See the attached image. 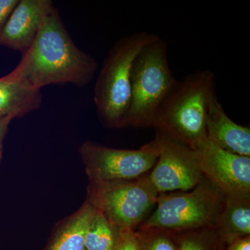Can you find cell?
I'll list each match as a JSON object with an SVG mask.
<instances>
[{
    "instance_id": "cell-1",
    "label": "cell",
    "mask_w": 250,
    "mask_h": 250,
    "mask_svg": "<svg viewBox=\"0 0 250 250\" xmlns=\"http://www.w3.org/2000/svg\"><path fill=\"white\" fill-rule=\"evenodd\" d=\"M97 70L96 60L77 47L54 7L17 66L3 77L41 90L52 84L85 86L93 80Z\"/></svg>"
},
{
    "instance_id": "cell-2",
    "label": "cell",
    "mask_w": 250,
    "mask_h": 250,
    "mask_svg": "<svg viewBox=\"0 0 250 250\" xmlns=\"http://www.w3.org/2000/svg\"><path fill=\"white\" fill-rule=\"evenodd\" d=\"M215 75L200 70L177 82L156 112V131L195 150L207 140L206 121L215 95Z\"/></svg>"
},
{
    "instance_id": "cell-3",
    "label": "cell",
    "mask_w": 250,
    "mask_h": 250,
    "mask_svg": "<svg viewBox=\"0 0 250 250\" xmlns=\"http://www.w3.org/2000/svg\"><path fill=\"white\" fill-rule=\"evenodd\" d=\"M159 37L140 31L123 38L108 52L94 90L98 116L108 127H125L131 103L133 64L141 50Z\"/></svg>"
},
{
    "instance_id": "cell-4",
    "label": "cell",
    "mask_w": 250,
    "mask_h": 250,
    "mask_svg": "<svg viewBox=\"0 0 250 250\" xmlns=\"http://www.w3.org/2000/svg\"><path fill=\"white\" fill-rule=\"evenodd\" d=\"M167 53V43L159 37L135 59L131 103L125 126H153L156 112L177 82L171 71Z\"/></svg>"
},
{
    "instance_id": "cell-5",
    "label": "cell",
    "mask_w": 250,
    "mask_h": 250,
    "mask_svg": "<svg viewBox=\"0 0 250 250\" xmlns=\"http://www.w3.org/2000/svg\"><path fill=\"white\" fill-rule=\"evenodd\" d=\"M160 193L156 208L140 229H157L178 233L216 228L225 196L204 177L192 191Z\"/></svg>"
},
{
    "instance_id": "cell-6",
    "label": "cell",
    "mask_w": 250,
    "mask_h": 250,
    "mask_svg": "<svg viewBox=\"0 0 250 250\" xmlns=\"http://www.w3.org/2000/svg\"><path fill=\"white\" fill-rule=\"evenodd\" d=\"M158 196L147 174L131 180L90 183L87 202L119 229L135 230L156 205Z\"/></svg>"
},
{
    "instance_id": "cell-7",
    "label": "cell",
    "mask_w": 250,
    "mask_h": 250,
    "mask_svg": "<svg viewBox=\"0 0 250 250\" xmlns=\"http://www.w3.org/2000/svg\"><path fill=\"white\" fill-rule=\"evenodd\" d=\"M80 152L90 183L139 178L152 170L159 156L154 140L139 149H114L86 141Z\"/></svg>"
},
{
    "instance_id": "cell-8",
    "label": "cell",
    "mask_w": 250,
    "mask_h": 250,
    "mask_svg": "<svg viewBox=\"0 0 250 250\" xmlns=\"http://www.w3.org/2000/svg\"><path fill=\"white\" fill-rule=\"evenodd\" d=\"M154 141L159 156L149 177L159 194L188 191L201 182L203 174L195 150L159 131Z\"/></svg>"
},
{
    "instance_id": "cell-9",
    "label": "cell",
    "mask_w": 250,
    "mask_h": 250,
    "mask_svg": "<svg viewBox=\"0 0 250 250\" xmlns=\"http://www.w3.org/2000/svg\"><path fill=\"white\" fill-rule=\"evenodd\" d=\"M203 177L225 196H250V157L206 140L195 149Z\"/></svg>"
},
{
    "instance_id": "cell-10",
    "label": "cell",
    "mask_w": 250,
    "mask_h": 250,
    "mask_svg": "<svg viewBox=\"0 0 250 250\" xmlns=\"http://www.w3.org/2000/svg\"><path fill=\"white\" fill-rule=\"evenodd\" d=\"M54 8L50 0H19L1 32L0 45L24 54Z\"/></svg>"
},
{
    "instance_id": "cell-11",
    "label": "cell",
    "mask_w": 250,
    "mask_h": 250,
    "mask_svg": "<svg viewBox=\"0 0 250 250\" xmlns=\"http://www.w3.org/2000/svg\"><path fill=\"white\" fill-rule=\"evenodd\" d=\"M207 139L218 147L250 157V129L233 122L218 101L216 94L212 98L206 121Z\"/></svg>"
},
{
    "instance_id": "cell-12",
    "label": "cell",
    "mask_w": 250,
    "mask_h": 250,
    "mask_svg": "<svg viewBox=\"0 0 250 250\" xmlns=\"http://www.w3.org/2000/svg\"><path fill=\"white\" fill-rule=\"evenodd\" d=\"M216 231L223 243L250 234V196H225Z\"/></svg>"
},
{
    "instance_id": "cell-13",
    "label": "cell",
    "mask_w": 250,
    "mask_h": 250,
    "mask_svg": "<svg viewBox=\"0 0 250 250\" xmlns=\"http://www.w3.org/2000/svg\"><path fill=\"white\" fill-rule=\"evenodd\" d=\"M41 90L28 88L0 77V118H20L36 111L42 104Z\"/></svg>"
},
{
    "instance_id": "cell-14",
    "label": "cell",
    "mask_w": 250,
    "mask_h": 250,
    "mask_svg": "<svg viewBox=\"0 0 250 250\" xmlns=\"http://www.w3.org/2000/svg\"><path fill=\"white\" fill-rule=\"evenodd\" d=\"M96 209L85 202L59 227L47 250H84L85 236Z\"/></svg>"
},
{
    "instance_id": "cell-15",
    "label": "cell",
    "mask_w": 250,
    "mask_h": 250,
    "mask_svg": "<svg viewBox=\"0 0 250 250\" xmlns=\"http://www.w3.org/2000/svg\"><path fill=\"white\" fill-rule=\"evenodd\" d=\"M120 229L96 210L85 236V250H115Z\"/></svg>"
},
{
    "instance_id": "cell-16",
    "label": "cell",
    "mask_w": 250,
    "mask_h": 250,
    "mask_svg": "<svg viewBox=\"0 0 250 250\" xmlns=\"http://www.w3.org/2000/svg\"><path fill=\"white\" fill-rule=\"evenodd\" d=\"M177 234L179 250H220L223 243L215 228L190 230Z\"/></svg>"
},
{
    "instance_id": "cell-17",
    "label": "cell",
    "mask_w": 250,
    "mask_h": 250,
    "mask_svg": "<svg viewBox=\"0 0 250 250\" xmlns=\"http://www.w3.org/2000/svg\"><path fill=\"white\" fill-rule=\"evenodd\" d=\"M143 250H179L177 233L157 229L136 231Z\"/></svg>"
},
{
    "instance_id": "cell-18",
    "label": "cell",
    "mask_w": 250,
    "mask_h": 250,
    "mask_svg": "<svg viewBox=\"0 0 250 250\" xmlns=\"http://www.w3.org/2000/svg\"><path fill=\"white\" fill-rule=\"evenodd\" d=\"M115 250H143L136 231L130 229H120Z\"/></svg>"
},
{
    "instance_id": "cell-19",
    "label": "cell",
    "mask_w": 250,
    "mask_h": 250,
    "mask_svg": "<svg viewBox=\"0 0 250 250\" xmlns=\"http://www.w3.org/2000/svg\"><path fill=\"white\" fill-rule=\"evenodd\" d=\"M19 0H0V36L9 16Z\"/></svg>"
},
{
    "instance_id": "cell-20",
    "label": "cell",
    "mask_w": 250,
    "mask_h": 250,
    "mask_svg": "<svg viewBox=\"0 0 250 250\" xmlns=\"http://www.w3.org/2000/svg\"><path fill=\"white\" fill-rule=\"evenodd\" d=\"M14 118V116H11L0 118V162L2 157L3 143H4L5 136L7 133L10 123Z\"/></svg>"
},
{
    "instance_id": "cell-21",
    "label": "cell",
    "mask_w": 250,
    "mask_h": 250,
    "mask_svg": "<svg viewBox=\"0 0 250 250\" xmlns=\"http://www.w3.org/2000/svg\"><path fill=\"white\" fill-rule=\"evenodd\" d=\"M227 250H250V236L243 237L232 242L229 244Z\"/></svg>"
},
{
    "instance_id": "cell-22",
    "label": "cell",
    "mask_w": 250,
    "mask_h": 250,
    "mask_svg": "<svg viewBox=\"0 0 250 250\" xmlns=\"http://www.w3.org/2000/svg\"></svg>"
}]
</instances>
